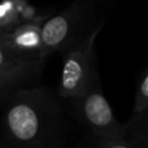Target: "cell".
Returning <instances> with one entry per match:
<instances>
[{
    "mask_svg": "<svg viewBox=\"0 0 148 148\" xmlns=\"http://www.w3.org/2000/svg\"><path fill=\"white\" fill-rule=\"evenodd\" d=\"M9 133L25 145L56 143L62 127V116L57 103L42 92H31L14 103L6 117Z\"/></svg>",
    "mask_w": 148,
    "mask_h": 148,
    "instance_id": "6da1fadb",
    "label": "cell"
},
{
    "mask_svg": "<svg viewBox=\"0 0 148 148\" xmlns=\"http://www.w3.org/2000/svg\"><path fill=\"white\" fill-rule=\"evenodd\" d=\"M103 24H97L88 34L65 50L58 92L64 98H74L84 92L98 79L95 43Z\"/></svg>",
    "mask_w": 148,
    "mask_h": 148,
    "instance_id": "7a4b0ae2",
    "label": "cell"
},
{
    "mask_svg": "<svg viewBox=\"0 0 148 148\" xmlns=\"http://www.w3.org/2000/svg\"><path fill=\"white\" fill-rule=\"evenodd\" d=\"M90 0H75L62 12L42 24L40 60L57 51H65L83 37V21L89 12Z\"/></svg>",
    "mask_w": 148,
    "mask_h": 148,
    "instance_id": "3957f363",
    "label": "cell"
},
{
    "mask_svg": "<svg viewBox=\"0 0 148 148\" xmlns=\"http://www.w3.org/2000/svg\"><path fill=\"white\" fill-rule=\"evenodd\" d=\"M74 99L75 113L80 121L88 128L91 136H120L123 124H120L108 102L99 82L96 79L91 86Z\"/></svg>",
    "mask_w": 148,
    "mask_h": 148,
    "instance_id": "277c9868",
    "label": "cell"
},
{
    "mask_svg": "<svg viewBox=\"0 0 148 148\" xmlns=\"http://www.w3.org/2000/svg\"><path fill=\"white\" fill-rule=\"evenodd\" d=\"M0 39L15 51L40 60L42 25L39 23L23 22L17 24L10 32H0Z\"/></svg>",
    "mask_w": 148,
    "mask_h": 148,
    "instance_id": "5b68a950",
    "label": "cell"
},
{
    "mask_svg": "<svg viewBox=\"0 0 148 148\" xmlns=\"http://www.w3.org/2000/svg\"><path fill=\"white\" fill-rule=\"evenodd\" d=\"M121 138L131 148H148V108L133 112L123 124Z\"/></svg>",
    "mask_w": 148,
    "mask_h": 148,
    "instance_id": "8992f818",
    "label": "cell"
},
{
    "mask_svg": "<svg viewBox=\"0 0 148 148\" xmlns=\"http://www.w3.org/2000/svg\"><path fill=\"white\" fill-rule=\"evenodd\" d=\"M39 59L27 57L0 39V71L20 68V67H38Z\"/></svg>",
    "mask_w": 148,
    "mask_h": 148,
    "instance_id": "52a82bcc",
    "label": "cell"
},
{
    "mask_svg": "<svg viewBox=\"0 0 148 148\" xmlns=\"http://www.w3.org/2000/svg\"><path fill=\"white\" fill-rule=\"evenodd\" d=\"M21 16L16 0H3L0 2V30L14 27Z\"/></svg>",
    "mask_w": 148,
    "mask_h": 148,
    "instance_id": "ba28073f",
    "label": "cell"
},
{
    "mask_svg": "<svg viewBox=\"0 0 148 148\" xmlns=\"http://www.w3.org/2000/svg\"><path fill=\"white\" fill-rule=\"evenodd\" d=\"M36 69H38V67H20L0 71V92L9 86L27 79L31 73L36 72Z\"/></svg>",
    "mask_w": 148,
    "mask_h": 148,
    "instance_id": "9c48e42d",
    "label": "cell"
},
{
    "mask_svg": "<svg viewBox=\"0 0 148 148\" xmlns=\"http://www.w3.org/2000/svg\"><path fill=\"white\" fill-rule=\"evenodd\" d=\"M147 108H148V68L143 72V74L139 79L135 91L133 112H139Z\"/></svg>",
    "mask_w": 148,
    "mask_h": 148,
    "instance_id": "30bf717a",
    "label": "cell"
},
{
    "mask_svg": "<svg viewBox=\"0 0 148 148\" xmlns=\"http://www.w3.org/2000/svg\"><path fill=\"white\" fill-rule=\"evenodd\" d=\"M92 148H131L120 136H94Z\"/></svg>",
    "mask_w": 148,
    "mask_h": 148,
    "instance_id": "8fae6325",
    "label": "cell"
}]
</instances>
